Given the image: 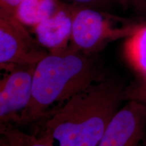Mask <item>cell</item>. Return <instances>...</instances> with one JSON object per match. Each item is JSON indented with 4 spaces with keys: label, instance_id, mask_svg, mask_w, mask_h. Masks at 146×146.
<instances>
[{
    "label": "cell",
    "instance_id": "obj_1",
    "mask_svg": "<svg viewBox=\"0 0 146 146\" xmlns=\"http://www.w3.org/2000/svg\"><path fill=\"white\" fill-rule=\"evenodd\" d=\"M126 90L116 77H104L51 111L34 134L52 146H98Z\"/></svg>",
    "mask_w": 146,
    "mask_h": 146
},
{
    "label": "cell",
    "instance_id": "obj_2",
    "mask_svg": "<svg viewBox=\"0 0 146 146\" xmlns=\"http://www.w3.org/2000/svg\"><path fill=\"white\" fill-rule=\"evenodd\" d=\"M104 76L97 54H85L70 45L50 52L35 65L31 100L16 127L39 122Z\"/></svg>",
    "mask_w": 146,
    "mask_h": 146
},
{
    "label": "cell",
    "instance_id": "obj_3",
    "mask_svg": "<svg viewBox=\"0 0 146 146\" xmlns=\"http://www.w3.org/2000/svg\"><path fill=\"white\" fill-rule=\"evenodd\" d=\"M139 24L98 8L78 6L70 46L85 54H97L111 42L129 37Z\"/></svg>",
    "mask_w": 146,
    "mask_h": 146
},
{
    "label": "cell",
    "instance_id": "obj_4",
    "mask_svg": "<svg viewBox=\"0 0 146 146\" xmlns=\"http://www.w3.org/2000/svg\"><path fill=\"white\" fill-rule=\"evenodd\" d=\"M49 53L17 18L0 13L1 70L16 66H35Z\"/></svg>",
    "mask_w": 146,
    "mask_h": 146
},
{
    "label": "cell",
    "instance_id": "obj_5",
    "mask_svg": "<svg viewBox=\"0 0 146 146\" xmlns=\"http://www.w3.org/2000/svg\"><path fill=\"white\" fill-rule=\"evenodd\" d=\"M35 66H16L0 81V127H16L32 98Z\"/></svg>",
    "mask_w": 146,
    "mask_h": 146
},
{
    "label": "cell",
    "instance_id": "obj_6",
    "mask_svg": "<svg viewBox=\"0 0 146 146\" xmlns=\"http://www.w3.org/2000/svg\"><path fill=\"white\" fill-rule=\"evenodd\" d=\"M146 136V104L128 100L106 129L98 146H141Z\"/></svg>",
    "mask_w": 146,
    "mask_h": 146
},
{
    "label": "cell",
    "instance_id": "obj_7",
    "mask_svg": "<svg viewBox=\"0 0 146 146\" xmlns=\"http://www.w3.org/2000/svg\"><path fill=\"white\" fill-rule=\"evenodd\" d=\"M78 6L59 0L52 14L32 29L36 39L49 52H59L69 47L73 20Z\"/></svg>",
    "mask_w": 146,
    "mask_h": 146
},
{
    "label": "cell",
    "instance_id": "obj_8",
    "mask_svg": "<svg viewBox=\"0 0 146 146\" xmlns=\"http://www.w3.org/2000/svg\"><path fill=\"white\" fill-rule=\"evenodd\" d=\"M124 54L141 79H146V23H140L135 31L126 38Z\"/></svg>",
    "mask_w": 146,
    "mask_h": 146
},
{
    "label": "cell",
    "instance_id": "obj_9",
    "mask_svg": "<svg viewBox=\"0 0 146 146\" xmlns=\"http://www.w3.org/2000/svg\"><path fill=\"white\" fill-rule=\"evenodd\" d=\"M59 0H23L18 7L16 18L26 27L33 28L49 17Z\"/></svg>",
    "mask_w": 146,
    "mask_h": 146
},
{
    "label": "cell",
    "instance_id": "obj_10",
    "mask_svg": "<svg viewBox=\"0 0 146 146\" xmlns=\"http://www.w3.org/2000/svg\"><path fill=\"white\" fill-rule=\"evenodd\" d=\"M0 146H52L35 134H29L12 125L0 127Z\"/></svg>",
    "mask_w": 146,
    "mask_h": 146
},
{
    "label": "cell",
    "instance_id": "obj_11",
    "mask_svg": "<svg viewBox=\"0 0 146 146\" xmlns=\"http://www.w3.org/2000/svg\"><path fill=\"white\" fill-rule=\"evenodd\" d=\"M127 100H134L146 104V79H141L126 90Z\"/></svg>",
    "mask_w": 146,
    "mask_h": 146
},
{
    "label": "cell",
    "instance_id": "obj_12",
    "mask_svg": "<svg viewBox=\"0 0 146 146\" xmlns=\"http://www.w3.org/2000/svg\"><path fill=\"white\" fill-rule=\"evenodd\" d=\"M23 0H0V13L16 18L17 11Z\"/></svg>",
    "mask_w": 146,
    "mask_h": 146
},
{
    "label": "cell",
    "instance_id": "obj_13",
    "mask_svg": "<svg viewBox=\"0 0 146 146\" xmlns=\"http://www.w3.org/2000/svg\"><path fill=\"white\" fill-rule=\"evenodd\" d=\"M66 2L83 7H90L100 9L109 5L113 0H63Z\"/></svg>",
    "mask_w": 146,
    "mask_h": 146
},
{
    "label": "cell",
    "instance_id": "obj_14",
    "mask_svg": "<svg viewBox=\"0 0 146 146\" xmlns=\"http://www.w3.org/2000/svg\"><path fill=\"white\" fill-rule=\"evenodd\" d=\"M118 3H120L122 6L127 8L130 4H135V0H113Z\"/></svg>",
    "mask_w": 146,
    "mask_h": 146
},
{
    "label": "cell",
    "instance_id": "obj_15",
    "mask_svg": "<svg viewBox=\"0 0 146 146\" xmlns=\"http://www.w3.org/2000/svg\"><path fill=\"white\" fill-rule=\"evenodd\" d=\"M135 4L137 5H141L145 4L146 0H135Z\"/></svg>",
    "mask_w": 146,
    "mask_h": 146
},
{
    "label": "cell",
    "instance_id": "obj_16",
    "mask_svg": "<svg viewBox=\"0 0 146 146\" xmlns=\"http://www.w3.org/2000/svg\"><path fill=\"white\" fill-rule=\"evenodd\" d=\"M143 143L145 144L146 145V136H145V139H144V141H143Z\"/></svg>",
    "mask_w": 146,
    "mask_h": 146
},
{
    "label": "cell",
    "instance_id": "obj_17",
    "mask_svg": "<svg viewBox=\"0 0 146 146\" xmlns=\"http://www.w3.org/2000/svg\"><path fill=\"white\" fill-rule=\"evenodd\" d=\"M141 146H146V145L143 142V143H142V145H141Z\"/></svg>",
    "mask_w": 146,
    "mask_h": 146
},
{
    "label": "cell",
    "instance_id": "obj_18",
    "mask_svg": "<svg viewBox=\"0 0 146 146\" xmlns=\"http://www.w3.org/2000/svg\"><path fill=\"white\" fill-rule=\"evenodd\" d=\"M145 4H146V3H145Z\"/></svg>",
    "mask_w": 146,
    "mask_h": 146
}]
</instances>
